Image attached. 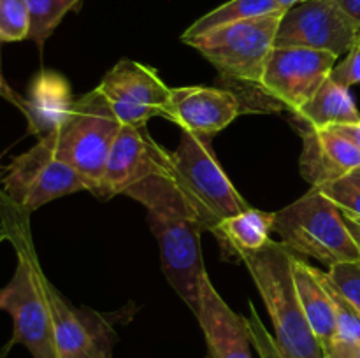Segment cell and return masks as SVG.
<instances>
[{
	"label": "cell",
	"mask_w": 360,
	"mask_h": 358,
	"mask_svg": "<svg viewBox=\"0 0 360 358\" xmlns=\"http://www.w3.org/2000/svg\"><path fill=\"white\" fill-rule=\"evenodd\" d=\"M243 111L241 98L227 88L179 86L171 88L162 118H167L183 132L213 139Z\"/></svg>",
	"instance_id": "obj_14"
},
{
	"label": "cell",
	"mask_w": 360,
	"mask_h": 358,
	"mask_svg": "<svg viewBox=\"0 0 360 358\" xmlns=\"http://www.w3.org/2000/svg\"><path fill=\"white\" fill-rule=\"evenodd\" d=\"M281 13H287V9H283L276 0H229V2L221 4L220 7L210 11L202 18L193 21L181 34V42L202 37V35L217 30V28L227 27V25L238 23V21Z\"/></svg>",
	"instance_id": "obj_21"
},
{
	"label": "cell",
	"mask_w": 360,
	"mask_h": 358,
	"mask_svg": "<svg viewBox=\"0 0 360 358\" xmlns=\"http://www.w3.org/2000/svg\"><path fill=\"white\" fill-rule=\"evenodd\" d=\"M330 128L338 130L343 137H347L348 140L355 144L360 150V123H347V125H336L330 126Z\"/></svg>",
	"instance_id": "obj_30"
},
{
	"label": "cell",
	"mask_w": 360,
	"mask_h": 358,
	"mask_svg": "<svg viewBox=\"0 0 360 358\" xmlns=\"http://www.w3.org/2000/svg\"><path fill=\"white\" fill-rule=\"evenodd\" d=\"M243 263L262 295L281 358H323L326 351L313 333L299 302L294 253L281 242L269 241L266 248L246 256Z\"/></svg>",
	"instance_id": "obj_2"
},
{
	"label": "cell",
	"mask_w": 360,
	"mask_h": 358,
	"mask_svg": "<svg viewBox=\"0 0 360 358\" xmlns=\"http://www.w3.org/2000/svg\"><path fill=\"white\" fill-rule=\"evenodd\" d=\"M336 2L360 27V0H336Z\"/></svg>",
	"instance_id": "obj_31"
},
{
	"label": "cell",
	"mask_w": 360,
	"mask_h": 358,
	"mask_svg": "<svg viewBox=\"0 0 360 358\" xmlns=\"http://www.w3.org/2000/svg\"><path fill=\"white\" fill-rule=\"evenodd\" d=\"M302 151L299 171L311 188L343 179L360 168V150L334 128L299 130Z\"/></svg>",
	"instance_id": "obj_16"
},
{
	"label": "cell",
	"mask_w": 360,
	"mask_h": 358,
	"mask_svg": "<svg viewBox=\"0 0 360 358\" xmlns=\"http://www.w3.org/2000/svg\"><path fill=\"white\" fill-rule=\"evenodd\" d=\"M348 179H350L352 183H355V185H359L360 186V168H357V171H354L352 172L350 175H347Z\"/></svg>",
	"instance_id": "obj_34"
},
{
	"label": "cell",
	"mask_w": 360,
	"mask_h": 358,
	"mask_svg": "<svg viewBox=\"0 0 360 358\" xmlns=\"http://www.w3.org/2000/svg\"><path fill=\"white\" fill-rule=\"evenodd\" d=\"M74 102L65 77L49 70L39 72L32 79L21 111L28 121V133L39 139L51 135L70 114Z\"/></svg>",
	"instance_id": "obj_17"
},
{
	"label": "cell",
	"mask_w": 360,
	"mask_h": 358,
	"mask_svg": "<svg viewBox=\"0 0 360 358\" xmlns=\"http://www.w3.org/2000/svg\"><path fill=\"white\" fill-rule=\"evenodd\" d=\"M195 318L206 339V358H253L248 323L220 297L207 274L200 281Z\"/></svg>",
	"instance_id": "obj_15"
},
{
	"label": "cell",
	"mask_w": 360,
	"mask_h": 358,
	"mask_svg": "<svg viewBox=\"0 0 360 358\" xmlns=\"http://www.w3.org/2000/svg\"><path fill=\"white\" fill-rule=\"evenodd\" d=\"M329 79L345 88L360 84V44L345 55L343 62L334 65V69L330 70Z\"/></svg>",
	"instance_id": "obj_27"
},
{
	"label": "cell",
	"mask_w": 360,
	"mask_h": 358,
	"mask_svg": "<svg viewBox=\"0 0 360 358\" xmlns=\"http://www.w3.org/2000/svg\"><path fill=\"white\" fill-rule=\"evenodd\" d=\"M360 44V27L336 0H308L281 18L274 48H308L338 56Z\"/></svg>",
	"instance_id": "obj_10"
},
{
	"label": "cell",
	"mask_w": 360,
	"mask_h": 358,
	"mask_svg": "<svg viewBox=\"0 0 360 358\" xmlns=\"http://www.w3.org/2000/svg\"><path fill=\"white\" fill-rule=\"evenodd\" d=\"M30 13V41L37 48H44V42L56 30L63 18L70 11H77L83 0H25Z\"/></svg>",
	"instance_id": "obj_22"
},
{
	"label": "cell",
	"mask_w": 360,
	"mask_h": 358,
	"mask_svg": "<svg viewBox=\"0 0 360 358\" xmlns=\"http://www.w3.org/2000/svg\"><path fill=\"white\" fill-rule=\"evenodd\" d=\"M58 358H112L116 333L108 316L76 307L46 281Z\"/></svg>",
	"instance_id": "obj_13"
},
{
	"label": "cell",
	"mask_w": 360,
	"mask_h": 358,
	"mask_svg": "<svg viewBox=\"0 0 360 358\" xmlns=\"http://www.w3.org/2000/svg\"><path fill=\"white\" fill-rule=\"evenodd\" d=\"M7 199L32 213L39 207L77 192H88L84 179L70 165L56 158L46 139L13 158L2 179Z\"/></svg>",
	"instance_id": "obj_9"
},
{
	"label": "cell",
	"mask_w": 360,
	"mask_h": 358,
	"mask_svg": "<svg viewBox=\"0 0 360 358\" xmlns=\"http://www.w3.org/2000/svg\"><path fill=\"white\" fill-rule=\"evenodd\" d=\"M294 279L302 312L323 351L338 339V319L326 272L294 255Z\"/></svg>",
	"instance_id": "obj_18"
},
{
	"label": "cell",
	"mask_w": 360,
	"mask_h": 358,
	"mask_svg": "<svg viewBox=\"0 0 360 358\" xmlns=\"http://www.w3.org/2000/svg\"><path fill=\"white\" fill-rule=\"evenodd\" d=\"M6 237H7V230H6V227H4L2 221H0V244L6 241Z\"/></svg>",
	"instance_id": "obj_35"
},
{
	"label": "cell",
	"mask_w": 360,
	"mask_h": 358,
	"mask_svg": "<svg viewBox=\"0 0 360 358\" xmlns=\"http://www.w3.org/2000/svg\"><path fill=\"white\" fill-rule=\"evenodd\" d=\"M297 130L330 128L347 123H360V111L350 88L327 79L308 104L294 112Z\"/></svg>",
	"instance_id": "obj_20"
},
{
	"label": "cell",
	"mask_w": 360,
	"mask_h": 358,
	"mask_svg": "<svg viewBox=\"0 0 360 358\" xmlns=\"http://www.w3.org/2000/svg\"><path fill=\"white\" fill-rule=\"evenodd\" d=\"M327 276L333 281L334 286L360 312V260L330 267V269H327Z\"/></svg>",
	"instance_id": "obj_25"
},
{
	"label": "cell",
	"mask_w": 360,
	"mask_h": 358,
	"mask_svg": "<svg viewBox=\"0 0 360 358\" xmlns=\"http://www.w3.org/2000/svg\"><path fill=\"white\" fill-rule=\"evenodd\" d=\"M278 4H280L281 7H283V9H292V7H295V6H299V4H302V2H308V0H276Z\"/></svg>",
	"instance_id": "obj_33"
},
{
	"label": "cell",
	"mask_w": 360,
	"mask_h": 358,
	"mask_svg": "<svg viewBox=\"0 0 360 358\" xmlns=\"http://www.w3.org/2000/svg\"><path fill=\"white\" fill-rule=\"evenodd\" d=\"M341 213H343V211H341ZM343 216H345V223H347L348 230H350L352 239H354L360 251V218L352 216V214L348 213H343Z\"/></svg>",
	"instance_id": "obj_32"
},
{
	"label": "cell",
	"mask_w": 360,
	"mask_h": 358,
	"mask_svg": "<svg viewBox=\"0 0 360 358\" xmlns=\"http://www.w3.org/2000/svg\"><path fill=\"white\" fill-rule=\"evenodd\" d=\"M169 157L172 179L204 230L211 232L221 220L250 207L214 157L210 137L183 132L178 147Z\"/></svg>",
	"instance_id": "obj_5"
},
{
	"label": "cell",
	"mask_w": 360,
	"mask_h": 358,
	"mask_svg": "<svg viewBox=\"0 0 360 358\" xmlns=\"http://www.w3.org/2000/svg\"><path fill=\"white\" fill-rule=\"evenodd\" d=\"M273 232L294 255L319 260L327 269L360 260L343 213L320 188H311L290 206L274 213Z\"/></svg>",
	"instance_id": "obj_3"
},
{
	"label": "cell",
	"mask_w": 360,
	"mask_h": 358,
	"mask_svg": "<svg viewBox=\"0 0 360 358\" xmlns=\"http://www.w3.org/2000/svg\"><path fill=\"white\" fill-rule=\"evenodd\" d=\"M283 14L238 21L185 44L197 49L229 86H236L246 93H257Z\"/></svg>",
	"instance_id": "obj_6"
},
{
	"label": "cell",
	"mask_w": 360,
	"mask_h": 358,
	"mask_svg": "<svg viewBox=\"0 0 360 358\" xmlns=\"http://www.w3.org/2000/svg\"><path fill=\"white\" fill-rule=\"evenodd\" d=\"M273 225L274 213H266L250 206L248 209L221 220L211 232L220 242L225 260L243 262L246 256L255 255L266 248L271 241Z\"/></svg>",
	"instance_id": "obj_19"
},
{
	"label": "cell",
	"mask_w": 360,
	"mask_h": 358,
	"mask_svg": "<svg viewBox=\"0 0 360 358\" xmlns=\"http://www.w3.org/2000/svg\"><path fill=\"white\" fill-rule=\"evenodd\" d=\"M323 358H360L357 346L345 340L336 339L329 347H326V354Z\"/></svg>",
	"instance_id": "obj_28"
},
{
	"label": "cell",
	"mask_w": 360,
	"mask_h": 358,
	"mask_svg": "<svg viewBox=\"0 0 360 358\" xmlns=\"http://www.w3.org/2000/svg\"><path fill=\"white\" fill-rule=\"evenodd\" d=\"M127 197L143 204L148 223L160 246L162 270L172 290L195 314L200 281L206 276L200 248L204 227L171 174H158L130 186Z\"/></svg>",
	"instance_id": "obj_1"
},
{
	"label": "cell",
	"mask_w": 360,
	"mask_h": 358,
	"mask_svg": "<svg viewBox=\"0 0 360 358\" xmlns=\"http://www.w3.org/2000/svg\"><path fill=\"white\" fill-rule=\"evenodd\" d=\"M30 37V13L25 0H0V42Z\"/></svg>",
	"instance_id": "obj_23"
},
{
	"label": "cell",
	"mask_w": 360,
	"mask_h": 358,
	"mask_svg": "<svg viewBox=\"0 0 360 358\" xmlns=\"http://www.w3.org/2000/svg\"><path fill=\"white\" fill-rule=\"evenodd\" d=\"M327 276V272H326ZM327 284H329L330 295H333L334 307H336L338 319V339L350 343L354 346L360 344V312L348 302V298L338 290L333 281L327 276Z\"/></svg>",
	"instance_id": "obj_24"
},
{
	"label": "cell",
	"mask_w": 360,
	"mask_h": 358,
	"mask_svg": "<svg viewBox=\"0 0 360 358\" xmlns=\"http://www.w3.org/2000/svg\"><path fill=\"white\" fill-rule=\"evenodd\" d=\"M357 350H359V354H360V344L357 346Z\"/></svg>",
	"instance_id": "obj_36"
},
{
	"label": "cell",
	"mask_w": 360,
	"mask_h": 358,
	"mask_svg": "<svg viewBox=\"0 0 360 358\" xmlns=\"http://www.w3.org/2000/svg\"><path fill=\"white\" fill-rule=\"evenodd\" d=\"M97 90L104 95L122 125L143 126L153 116H164L171 88L153 67L134 60H120Z\"/></svg>",
	"instance_id": "obj_11"
},
{
	"label": "cell",
	"mask_w": 360,
	"mask_h": 358,
	"mask_svg": "<svg viewBox=\"0 0 360 358\" xmlns=\"http://www.w3.org/2000/svg\"><path fill=\"white\" fill-rule=\"evenodd\" d=\"M338 56L308 48H274L257 88V111L297 112L329 79Z\"/></svg>",
	"instance_id": "obj_7"
},
{
	"label": "cell",
	"mask_w": 360,
	"mask_h": 358,
	"mask_svg": "<svg viewBox=\"0 0 360 358\" xmlns=\"http://www.w3.org/2000/svg\"><path fill=\"white\" fill-rule=\"evenodd\" d=\"M122 126L104 95L95 88L74 102L65 121L44 139L56 158L84 179L94 195Z\"/></svg>",
	"instance_id": "obj_4"
},
{
	"label": "cell",
	"mask_w": 360,
	"mask_h": 358,
	"mask_svg": "<svg viewBox=\"0 0 360 358\" xmlns=\"http://www.w3.org/2000/svg\"><path fill=\"white\" fill-rule=\"evenodd\" d=\"M171 153L153 140L146 125H123L109 153L104 174L94 195L108 200L125 195L130 186L158 174H171Z\"/></svg>",
	"instance_id": "obj_12"
},
{
	"label": "cell",
	"mask_w": 360,
	"mask_h": 358,
	"mask_svg": "<svg viewBox=\"0 0 360 358\" xmlns=\"http://www.w3.org/2000/svg\"><path fill=\"white\" fill-rule=\"evenodd\" d=\"M322 193L329 197L343 213L360 218V186L352 183L348 178L338 179L329 185L320 186Z\"/></svg>",
	"instance_id": "obj_26"
},
{
	"label": "cell",
	"mask_w": 360,
	"mask_h": 358,
	"mask_svg": "<svg viewBox=\"0 0 360 358\" xmlns=\"http://www.w3.org/2000/svg\"><path fill=\"white\" fill-rule=\"evenodd\" d=\"M0 311L13 318L11 344L25 346L34 358H58L46 281L23 251H18L11 281L0 288Z\"/></svg>",
	"instance_id": "obj_8"
},
{
	"label": "cell",
	"mask_w": 360,
	"mask_h": 358,
	"mask_svg": "<svg viewBox=\"0 0 360 358\" xmlns=\"http://www.w3.org/2000/svg\"><path fill=\"white\" fill-rule=\"evenodd\" d=\"M0 98L7 100L9 104H13L14 107H18L20 111H23V109H25V97H23V95L18 93V91H14L13 88L7 84L6 77H4L2 58H0Z\"/></svg>",
	"instance_id": "obj_29"
}]
</instances>
